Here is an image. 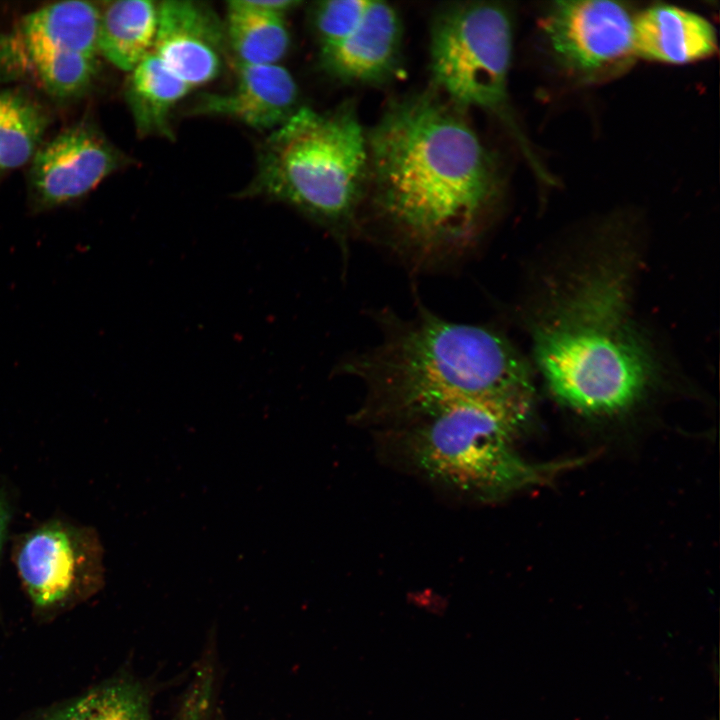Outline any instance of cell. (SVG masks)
Returning a JSON list of instances; mask_svg holds the SVG:
<instances>
[{
	"mask_svg": "<svg viewBox=\"0 0 720 720\" xmlns=\"http://www.w3.org/2000/svg\"><path fill=\"white\" fill-rule=\"evenodd\" d=\"M368 188L391 249L430 267L470 251L496 203L495 160L438 93L393 100L367 130Z\"/></svg>",
	"mask_w": 720,
	"mask_h": 720,
	"instance_id": "6da1fadb",
	"label": "cell"
},
{
	"mask_svg": "<svg viewBox=\"0 0 720 720\" xmlns=\"http://www.w3.org/2000/svg\"><path fill=\"white\" fill-rule=\"evenodd\" d=\"M629 256L624 248L600 253L551 295L532 326L535 361L550 391L581 414L625 412L657 376L629 315Z\"/></svg>",
	"mask_w": 720,
	"mask_h": 720,
	"instance_id": "7a4b0ae2",
	"label": "cell"
},
{
	"mask_svg": "<svg viewBox=\"0 0 720 720\" xmlns=\"http://www.w3.org/2000/svg\"><path fill=\"white\" fill-rule=\"evenodd\" d=\"M382 325L377 345L338 366L366 388L361 417L398 423L457 400L533 393L525 360L492 328L425 309Z\"/></svg>",
	"mask_w": 720,
	"mask_h": 720,
	"instance_id": "3957f363",
	"label": "cell"
},
{
	"mask_svg": "<svg viewBox=\"0 0 720 720\" xmlns=\"http://www.w3.org/2000/svg\"><path fill=\"white\" fill-rule=\"evenodd\" d=\"M532 398L524 393L462 399L396 423L402 455L432 482L478 500L551 480L575 462L533 464L513 447Z\"/></svg>",
	"mask_w": 720,
	"mask_h": 720,
	"instance_id": "277c9868",
	"label": "cell"
},
{
	"mask_svg": "<svg viewBox=\"0 0 720 720\" xmlns=\"http://www.w3.org/2000/svg\"><path fill=\"white\" fill-rule=\"evenodd\" d=\"M368 178L367 130L353 105L326 113L299 107L263 143L244 194L295 208L325 227L346 256Z\"/></svg>",
	"mask_w": 720,
	"mask_h": 720,
	"instance_id": "5b68a950",
	"label": "cell"
},
{
	"mask_svg": "<svg viewBox=\"0 0 720 720\" xmlns=\"http://www.w3.org/2000/svg\"><path fill=\"white\" fill-rule=\"evenodd\" d=\"M512 47V17L500 3H448L432 18L429 66L437 93L462 111L494 114L522 141L508 96Z\"/></svg>",
	"mask_w": 720,
	"mask_h": 720,
	"instance_id": "8992f818",
	"label": "cell"
},
{
	"mask_svg": "<svg viewBox=\"0 0 720 720\" xmlns=\"http://www.w3.org/2000/svg\"><path fill=\"white\" fill-rule=\"evenodd\" d=\"M12 557L36 611L50 614L89 598L104 584V548L97 531L50 519L19 535Z\"/></svg>",
	"mask_w": 720,
	"mask_h": 720,
	"instance_id": "52a82bcc",
	"label": "cell"
},
{
	"mask_svg": "<svg viewBox=\"0 0 720 720\" xmlns=\"http://www.w3.org/2000/svg\"><path fill=\"white\" fill-rule=\"evenodd\" d=\"M311 23L322 68L342 83L379 85L399 71L403 25L389 3L371 0L317 2Z\"/></svg>",
	"mask_w": 720,
	"mask_h": 720,
	"instance_id": "ba28073f",
	"label": "cell"
},
{
	"mask_svg": "<svg viewBox=\"0 0 720 720\" xmlns=\"http://www.w3.org/2000/svg\"><path fill=\"white\" fill-rule=\"evenodd\" d=\"M634 19L621 2L556 1L547 8L541 28L557 62L568 72L594 78L632 61Z\"/></svg>",
	"mask_w": 720,
	"mask_h": 720,
	"instance_id": "9c48e42d",
	"label": "cell"
},
{
	"mask_svg": "<svg viewBox=\"0 0 720 720\" xmlns=\"http://www.w3.org/2000/svg\"><path fill=\"white\" fill-rule=\"evenodd\" d=\"M125 158L90 121L83 120L42 144L29 163L32 210L47 211L95 189Z\"/></svg>",
	"mask_w": 720,
	"mask_h": 720,
	"instance_id": "30bf717a",
	"label": "cell"
},
{
	"mask_svg": "<svg viewBox=\"0 0 720 720\" xmlns=\"http://www.w3.org/2000/svg\"><path fill=\"white\" fill-rule=\"evenodd\" d=\"M227 48L225 26L206 5L185 0L158 3L152 52L191 88L219 76Z\"/></svg>",
	"mask_w": 720,
	"mask_h": 720,
	"instance_id": "8fae6325",
	"label": "cell"
},
{
	"mask_svg": "<svg viewBox=\"0 0 720 720\" xmlns=\"http://www.w3.org/2000/svg\"><path fill=\"white\" fill-rule=\"evenodd\" d=\"M235 86L226 93L203 94L192 114L237 120L256 130H275L298 109V87L278 64H237Z\"/></svg>",
	"mask_w": 720,
	"mask_h": 720,
	"instance_id": "7c38bea8",
	"label": "cell"
},
{
	"mask_svg": "<svg viewBox=\"0 0 720 720\" xmlns=\"http://www.w3.org/2000/svg\"><path fill=\"white\" fill-rule=\"evenodd\" d=\"M716 50L713 25L693 11L657 4L635 16V56L680 65L706 59Z\"/></svg>",
	"mask_w": 720,
	"mask_h": 720,
	"instance_id": "4fadbf2b",
	"label": "cell"
},
{
	"mask_svg": "<svg viewBox=\"0 0 720 720\" xmlns=\"http://www.w3.org/2000/svg\"><path fill=\"white\" fill-rule=\"evenodd\" d=\"M100 6L66 1L47 5L24 16L12 30L22 44L98 57Z\"/></svg>",
	"mask_w": 720,
	"mask_h": 720,
	"instance_id": "5bb4252c",
	"label": "cell"
},
{
	"mask_svg": "<svg viewBox=\"0 0 720 720\" xmlns=\"http://www.w3.org/2000/svg\"><path fill=\"white\" fill-rule=\"evenodd\" d=\"M158 3L148 0L106 2L100 7L97 47L118 69L130 72L153 51Z\"/></svg>",
	"mask_w": 720,
	"mask_h": 720,
	"instance_id": "9a60e30c",
	"label": "cell"
},
{
	"mask_svg": "<svg viewBox=\"0 0 720 720\" xmlns=\"http://www.w3.org/2000/svg\"><path fill=\"white\" fill-rule=\"evenodd\" d=\"M128 73L125 98L138 134L172 138L170 115L191 87L153 52Z\"/></svg>",
	"mask_w": 720,
	"mask_h": 720,
	"instance_id": "2e32d148",
	"label": "cell"
},
{
	"mask_svg": "<svg viewBox=\"0 0 720 720\" xmlns=\"http://www.w3.org/2000/svg\"><path fill=\"white\" fill-rule=\"evenodd\" d=\"M284 17L254 9L242 0L228 2L224 26L237 64H277L290 45Z\"/></svg>",
	"mask_w": 720,
	"mask_h": 720,
	"instance_id": "e0dca14e",
	"label": "cell"
},
{
	"mask_svg": "<svg viewBox=\"0 0 720 720\" xmlns=\"http://www.w3.org/2000/svg\"><path fill=\"white\" fill-rule=\"evenodd\" d=\"M97 57L50 48L19 46L10 72L30 76L50 96L67 100L85 93L97 72Z\"/></svg>",
	"mask_w": 720,
	"mask_h": 720,
	"instance_id": "ac0fdd59",
	"label": "cell"
},
{
	"mask_svg": "<svg viewBox=\"0 0 720 720\" xmlns=\"http://www.w3.org/2000/svg\"><path fill=\"white\" fill-rule=\"evenodd\" d=\"M49 123L45 109L20 89H0V180L30 163Z\"/></svg>",
	"mask_w": 720,
	"mask_h": 720,
	"instance_id": "d6986e66",
	"label": "cell"
},
{
	"mask_svg": "<svg viewBox=\"0 0 720 720\" xmlns=\"http://www.w3.org/2000/svg\"><path fill=\"white\" fill-rule=\"evenodd\" d=\"M36 720H153L144 689L127 680L97 686Z\"/></svg>",
	"mask_w": 720,
	"mask_h": 720,
	"instance_id": "ffe728a7",
	"label": "cell"
},
{
	"mask_svg": "<svg viewBox=\"0 0 720 720\" xmlns=\"http://www.w3.org/2000/svg\"><path fill=\"white\" fill-rule=\"evenodd\" d=\"M246 5L264 12L285 16L301 2L295 0H242Z\"/></svg>",
	"mask_w": 720,
	"mask_h": 720,
	"instance_id": "44dd1931",
	"label": "cell"
},
{
	"mask_svg": "<svg viewBox=\"0 0 720 720\" xmlns=\"http://www.w3.org/2000/svg\"><path fill=\"white\" fill-rule=\"evenodd\" d=\"M11 521V507L7 497L0 491V559Z\"/></svg>",
	"mask_w": 720,
	"mask_h": 720,
	"instance_id": "7402d4cb",
	"label": "cell"
}]
</instances>
